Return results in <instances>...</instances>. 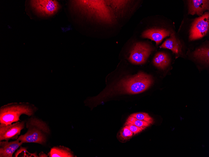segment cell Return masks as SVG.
Listing matches in <instances>:
<instances>
[{
	"label": "cell",
	"mask_w": 209,
	"mask_h": 157,
	"mask_svg": "<svg viewBox=\"0 0 209 157\" xmlns=\"http://www.w3.org/2000/svg\"><path fill=\"white\" fill-rule=\"evenodd\" d=\"M26 132L18 139L23 143H35L44 145L46 144L51 130L48 124L42 119L34 116L30 117L25 123Z\"/></svg>",
	"instance_id": "obj_1"
},
{
	"label": "cell",
	"mask_w": 209,
	"mask_h": 157,
	"mask_svg": "<svg viewBox=\"0 0 209 157\" xmlns=\"http://www.w3.org/2000/svg\"><path fill=\"white\" fill-rule=\"evenodd\" d=\"M209 25V13L206 12L193 22L190 30V39L195 40L205 36L208 30Z\"/></svg>",
	"instance_id": "obj_4"
},
{
	"label": "cell",
	"mask_w": 209,
	"mask_h": 157,
	"mask_svg": "<svg viewBox=\"0 0 209 157\" xmlns=\"http://www.w3.org/2000/svg\"><path fill=\"white\" fill-rule=\"evenodd\" d=\"M152 77L143 72L122 80L119 88L122 92L129 94L139 93L146 90L152 84Z\"/></svg>",
	"instance_id": "obj_3"
},
{
	"label": "cell",
	"mask_w": 209,
	"mask_h": 157,
	"mask_svg": "<svg viewBox=\"0 0 209 157\" xmlns=\"http://www.w3.org/2000/svg\"><path fill=\"white\" fill-rule=\"evenodd\" d=\"M39 157L36 152L30 153L27 151L25 147L20 146L19 149L18 150L15 154L14 157Z\"/></svg>",
	"instance_id": "obj_17"
},
{
	"label": "cell",
	"mask_w": 209,
	"mask_h": 157,
	"mask_svg": "<svg viewBox=\"0 0 209 157\" xmlns=\"http://www.w3.org/2000/svg\"><path fill=\"white\" fill-rule=\"evenodd\" d=\"M153 50L149 44L144 43H136L131 50L129 59L130 62L136 65L144 63Z\"/></svg>",
	"instance_id": "obj_5"
},
{
	"label": "cell",
	"mask_w": 209,
	"mask_h": 157,
	"mask_svg": "<svg viewBox=\"0 0 209 157\" xmlns=\"http://www.w3.org/2000/svg\"><path fill=\"white\" fill-rule=\"evenodd\" d=\"M133 133L130 129L129 127L126 125L121 130L120 132V137L124 139H127L131 137Z\"/></svg>",
	"instance_id": "obj_18"
},
{
	"label": "cell",
	"mask_w": 209,
	"mask_h": 157,
	"mask_svg": "<svg viewBox=\"0 0 209 157\" xmlns=\"http://www.w3.org/2000/svg\"><path fill=\"white\" fill-rule=\"evenodd\" d=\"M194 56L204 63L208 64L209 61V49L208 47H204L196 50Z\"/></svg>",
	"instance_id": "obj_14"
},
{
	"label": "cell",
	"mask_w": 209,
	"mask_h": 157,
	"mask_svg": "<svg viewBox=\"0 0 209 157\" xmlns=\"http://www.w3.org/2000/svg\"><path fill=\"white\" fill-rule=\"evenodd\" d=\"M38 110L34 105L27 102H13L0 108V123L10 124L20 120V117L24 114L34 116Z\"/></svg>",
	"instance_id": "obj_2"
},
{
	"label": "cell",
	"mask_w": 209,
	"mask_h": 157,
	"mask_svg": "<svg viewBox=\"0 0 209 157\" xmlns=\"http://www.w3.org/2000/svg\"><path fill=\"white\" fill-rule=\"evenodd\" d=\"M171 33L170 31L164 29H150L144 31L142 36L143 38L154 41L156 44L158 45L165 38L169 36Z\"/></svg>",
	"instance_id": "obj_9"
},
{
	"label": "cell",
	"mask_w": 209,
	"mask_h": 157,
	"mask_svg": "<svg viewBox=\"0 0 209 157\" xmlns=\"http://www.w3.org/2000/svg\"><path fill=\"white\" fill-rule=\"evenodd\" d=\"M48 155L44 153L43 151L41 152L39 154V157H47Z\"/></svg>",
	"instance_id": "obj_20"
},
{
	"label": "cell",
	"mask_w": 209,
	"mask_h": 157,
	"mask_svg": "<svg viewBox=\"0 0 209 157\" xmlns=\"http://www.w3.org/2000/svg\"><path fill=\"white\" fill-rule=\"evenodd\" d=\"M170 59L168 55L163 52H159L156 54L153 60L154 65L161 69H164L169 65Z\"/></svg>",
	"instance_id": "obj_13"
},
{
	"label": "cell",
	"mask_w": 209,
	"mask_h": 157,
	"mask_svg": "<svg viewBox=\"0 0 209 157\" xmlns=\"http://www.w3.org/2000/svg\"><path fill=\"white\" fill-rule=\"evenodd\" d=\"M25 121H18L10 124H0V141L17 139L25 125Z\"/></svg>",
	"instance_id": "obj_6"
},
{
	"label": "cell",
	"mask_w": 209,
	"mask_h": 157,
	"mask_svg": "<svg viewBox=\"0 0 209 157\" xmlns=\"http://www.w3.org/2000/svg\"><path fill=\"white\" fill-rule=\"evenodd\" d=\"M188 2V13L192 15H202L204 11L209 9V0H191Z\"/></svg>",
	"instance_id": "obj_10"
},
{
	"label": "cell",
	"mask_w": 209,
	"mask_h": 157,
	"mask_svg": "<svg viewBox=\"0 0 209 157\" xmlns=\"http://www.w3.org/2000/svg\"><path fill=\"white\" fill-rule=\"evenodd\" d=\"M125 123H130L137 126L143 130L148 127L150 124L148 122L142 121L130 116Z\"/></svg>",
	"instance_id": "obj_15"
},
{
	"label": "cell",
	"mask_w": 209,
	"mask_h": 157,
	"mask_svg": "<svg viewBox=\"0 0 209 157\" xmlns=\"http://www.w3.org/2000/svg\"><path fill=\"white\" fill-rule=\"evenodd\" d=\"M31 6L40 14L49 16L55 13L59 8V5L56 1L31 0Z\"/></svg>",
	"instance_id": "obj_7"
},
{
	"label": "cell",
	"mask_w": 209,
	"mask_h": 157,
	"mask_svg": "<svg viewBox=\"0 0 209 157\" xmlns=\"http://www.w3.org/2000/svg\"><path fill=\"white\" fill-rule=\"evenodd\" d=\"M159 47L170 50L173 53L177 55L182 52L181 43L176 38L174 32L171 33L170 38L166 39Z\"/></svg>",
	"instance_id": "obj_11"
},
{
	"label": "cell",
	"mask_w": 209,
	"mask_h": 157,
	"mask_svg": "<svg viewBox=\"0 0 209 157\" xmlns=\"http://www.w3.org/2000/svg\"><path fill=\"white\" fill-rule=\"evenodd\" d=\"M125 124L129 127L130 129L134 134L139 133L143 130L139 127L133 124L130 123H125Z\"/></svg>",
	"instance_id": "obj_19"
},
{
	"label": "cell",
	"mask_w": 209,
	"mask_h": 157,
	"mask_svg": "<svg viewBox=\"0 0 209 157\" xmlns=\"http://www.w3.org/2000/svg\"><path fill=\"white\" fill-rule=\"evenodd\" d=\"M23 144L18 139L10 142L0 141V157H12L15 151Z\"/></svg>",
	"instance_id": "obj_8"
},
{
	"label": "cell",
	"mask_w": 209,
	"mask_h": 157,
	"mask_svg": "<svg viewBox=\"0 0 209 157\" xmlns=\"http://www.w3.org/2000/svg\"><path fill=\"white\" fill-rule=\"evenodd\" d=\"M48 155L49 157H75L69 148L60 145L55 146L51 148Z\"/></svg>",
	"instance_id": "obj_12"
},
{
	"label": "cell",
	"mask_w": 209,
	"mask_h": 157,
	"mask_svg": "<svg viewBox=\"0 0 209 157\" xmlns=\"http://www.w3.org/2000/svg\"><path fill=\"white\" fill-rule=\"evenodd\" d=\"M130 116L138 120L148 122L151 124L153 122V118L148 113H139L131 114Z\"/></svg>",
	"instance_id": "obj_16"
}]
</instances>
